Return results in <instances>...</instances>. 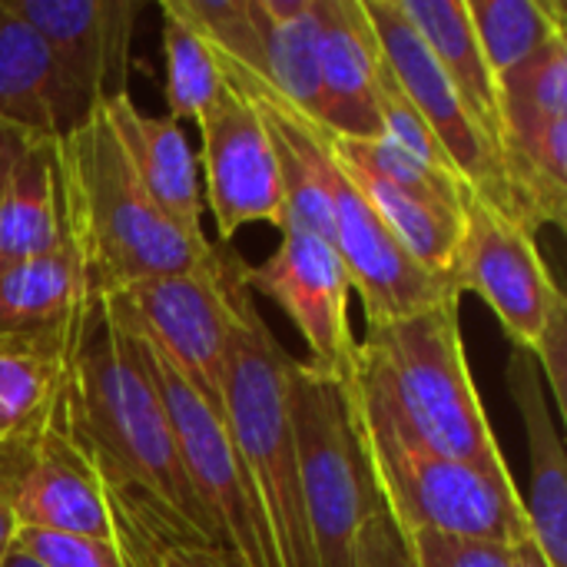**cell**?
<instances>
[{"label": "cell", "instance_id": "1", "mask_svg": "<svg viewBox=\"0 0 567 567\" xmlns=\"http://www.w3.org/2000/svg\"><path fill=\"white\" fill-rule=\"evenodd\" d=\"M56 419L100 485L153 512L176 538L216 545L189 488L163 399L130 339L100 312L70 359Z\"/></svg>", "mask_w": 567, "mask_h": 567}, {"label": "cell", "instance_id": "2", "mask_svg": "<svg viewBox=\"0 0 567 567\" xmlns=\"http://www.w3.org/2000/svg\"><path fill=\"white\" fill-rule=\"evenodd\" d=\"M349 382L425 449L512 478L465 355L462 296L392 322H365Z\"/></svg>", "mask_w": 567, "mask_h": 567}, {"label": "cell", "instance_id": "3", "mask_svg": "<svg viewBox=\"0 0 567 567\" xmlns=\"http://www.w3.org/2000/svg\"><path fill=\"white\" fill-rule=\"evenodd\" d=\"M66 239L93 296L120 286L196 272L216 259L209 239H193L143 193L100 106L53 143Z\"/></svg>", "mask_w": 567, "mask_h": 567}, {"label": "cell", "instance_id": "4", "mask_svg": "<svg viewBox=\"0 0 567 567\" xmlns=\"http://www.w3.org/2000/svg\"><path fill=\"white\" fill-rule=\"evenodd\" d=\"M349 405L365 468L382 512L409 542L435 535L478 545H515L532 535L525 498L515 478L492 475L468 462L445 458L359 395L352 382L339 385Z\"/></svg>", "mask_w": 567, "mask_h": 567}, {"label": "cell", "instance_id": "5", "mask_svg": "<svg viewBox=\"0 0 567 567\" xmlns=\"http://www.w3.org/2000/svg\"><path fill=\"white\" fill-rule=\"evenodd\" d=\"M289 369L292 355L266 326L256 296L243 289L219 412L252 485V498L266 522L276 565L319 567L309 538L289 419Z\"/></svg>", "mask_w": 567, "mask_h": 567}, {"label": "cell", "instance_id": "6", "mask_svg": "<svg viewBox=\"0 0 567 567\" xmlns=\"http://www.w3.org/2000/svg\"><path fill=\"white\" fill-rule=\"evenodd\" d=\"M246 262L216 246V259L196 272L153 276L100 296L106 319L150 342L209 405L219 409L223 375L239 322Z\"/></svg>", "mask_w": 567, "mask_h": 567}, {"label": "cell", "instance_id": "7", "mask_svg": "<svg viewBox=\"0 0 567 567\" xmlns=\"http://www.w3.org/2000/svg\"><path fill=\"white\" fill-rule=\"evenodd\" d=\"M289 419L316 561L319 567H352V548L365 522L382 512V502L352 432L346 395L292 359Z\"/></svg>", "mask_w": 567, "mask_h": 567}, {"label": "cell", "instance_id": "8", "mask_svg": "<svg viewBox=\"0 0 567 567\" xmlns=\"http://www.w3.org/2000/svg\"><path fill=\"white\" fill-rule=\"evenodd\" d=\"M123 336L130 339L140 365L146 369L163 399L166 419L179 445L183 472L216 535V545L229 551L239 567H279L266 522L252 498V485L223 422V412L209 405L150 342L130 332Z\"/></svg>", "mask_w": 567, "mask_h": 567}, {"label": "cell", "instance_id": "9", "mask_svg": "<svg viewBox=\"0 0 567 567\" xmlns=\"http://www.w3.org/2000/svg\"><path fill=\"white\" fill-rule=\"evenodd\" d=\"M449 282L458 296L475 292L495 312L512 346L525 352H535L551 309L565 299L538 252L535 233L475 189L465 193V226Z\"/></svg>", "mask_w": 567, "mask_h": 567}, {"label": "cell", "instance_id": "10", "mask_svg": "<svg viewBox=\"0 0 567 567\" xmlns=\"http://www.w3.org/2000/svg\"><path fill=\"white\" fill-rule=\"evenodd\" d=\"M279 233V249L262 266H246L243 286L286 312L309 349L302 365L332 385H346L355 365V336L349 322L352 279L336 246L322 236L296 226Z\"/></svg>", "mask_w": 567, "mask_h": 567}, {"label": "cell", "instance_id": "11", "mask_svg": "<svg viewBox=\"0 0 567 567\" xmlns=\"http://www.w3.org/2000/svg\"><path fill=\"white\" fill-rule=\"evenodd\" d=\"M0 498L17 528L113 538L106 492L56 409L37 429L0 442Z\"/></svg>", "mask_w": 567, "mask_h": 567}, {"label": "cell", "instance_id": "12", "mask_svg": "<svg viewBox=\"0 0 567 567\" xmlns=\"http://www.w3.org/2000/svg\"><path fill=\"white\" fill-rule=\"evenodd\" d=\"M365 17L375 30L382 60L395 83L405 90L439 146L445 150L452 169L465 179L468 189L505 209V179H502V153L498 143L475 123L465 100L435 63L422 37L402 17L399 0H362Z\"/></svg>", "mask_w": 567, "mask_h": 567}, {"label": "cell", "instance_id": "13", "mask_svg": "<svg viewBox=\"0 0 567 567\" xmlns=\"http://www.w3.org/2000/svg\"><path fill=\"white\" fill-rule=\"evenodd\" d=\"M196 126L203 140L199 163L206 176L203 203L216 219L223 246H229V239L249 223L282 229V173L256 106L236 86L226 83L219 100L196 120Z\"/></svg>", "mask_w": 567, "mask_h": 567}, {"label": "cell", "instance_id": "14", "mask_svg": "<svg viewBox=\"0 0 567 567\" xmlns=\"http://www.w3.org/2000/svg\"><path fill=\"white\" fill-rule=\"evenodd\" d=\"M326 189L332 203V246L352 279V292L362 299L365 322H392L458 296L445 279L409 259L362 189L346 176L336 153Z\"/></svg>", "mask_w": 567, "mask_h": 567}, {"label": "cell", "instance_id": "15", "mask_svg": "<svg viewBox=\"0 0 567 567\" xmlns=\"http://www.w3.org/2000/svg\"><path fill=\"white\" fill-rule=\"evenodd\" d=\"M50 50L63 76L90 100L130 93V50L140 0H3Z\"/></svg>", "mask_w": 567, "mask_h": 567}, {"label": "cell", "instance_id": "16", "mask_svg": "<svg viewBox=\"0 0 567 567\" xmlns=\"http://www.w3.org/2000/svg\"><path fill=\"white\" fill-rule=\"evenodd\" d=\"M319 126L332 136H379L375 83L382 50L362 0H316Z\"/></svg>", "mask_w": 567, "mask_h": 567}, {"label": "cell", "instance_id": "17", "mask_svg": "<svg viewBox=\"0 0 567 567\" xmlns=\"http://www.w3.org/2000/svg\"><path fill=\"white\" fill-rule=\"evenodd\" d=\"M96 312L100 299L73 246L0 272V346L47 342L76 355Z\"/></svg>", "mask_w": 567, "mask_h": 567}, {"label": "cell", "instance_id": "18", "mask_svg": "<svg viewBox=\"0 0 567 567\" xmlns=\"http://www.w3.org/2000/svg\"><path fill=\"white\" fill-rule=\"evenodd\" d=\"M96 106L103 110L113 136L126 153L130 169L136 173L153 206L193 239H206V203L203 186L196 179V153L179 123H173L169 116H150L136 110L130 93L106 96Z\"/></svg>", "mask_w": 567, "mask_h": 567}, {"label": "cell", "instance_id": "19", "mask_svg": "<svg viewBox=\"0 0 567 567\" xmlns=\"http://www.w3.org/2000/svg\"><path fill=\"white\" fill-rule=\"evenodd\" d=\"M508 392L528 442V525L548 567H567V462L538 362L525 349L508 355Z\"/></svg>", "mask_w": 567, "mask_h": 567}, {"label": "cell", "instance_id": "20", "mask_svg": "<svg viewBox=\"0 0 567 567\" xmlns=\"http://www.w3.org/2000/svg\"><path fill=\"white\" fill-rule=\"evenodd\" d=\"M93 106L63 76L47 43L0 0V120L23 126L37 140H60Z\"/></svg>", "mask_w": 567, "mask_h": 567}, {"label": "cell", "instance_id": "21", "mask_svg": "<svg viewBox=\"0 0 567 567\" xmlns=\"http://www.w3.org/2000/svg\"><path fill=\"white\" fill-rule=\"evenodd\" d=\"M53 143L37 140L13 166L0 196V272L70 246Z\"/></svg>", "mask_w": 567, "mask_h": 567}, {"label": "cell", "instance_id": "22", "mask_svg": "<svg viewBox=\"0 0 567 567\" xmlns=\"http://www.w3.org/2000/svg\"><path fill=\"white\" fill-rule=\"evenodd\" d=\"M399 10L445 70L475 123L498 143V86L478 47L465 0H399Z\"/></svg>", "mask_w": 567, "mask_h": 567}, {"label": "cell", "instance_id": "23", "mask_svg": "<svg viewBox=\"0 0 567 567\" xmlns=\"http://www.w3.org/2000/svg\"><path fill=\"white\" fill-rule=\"evenodd\" d=\"M259 33V70L289 106L319 123L316 0H249Z\"/></svg>", "mask_w": 567, "mask_h": 567}, {"label": "cell", "instance_id": "24", "mask_svg": "<svg viewBox=\"0 0 567 567\" xmlns=\"http://www.w3.org/2000/svg\"><path fill=\"white\" fill-rule=\"evenodd\" d=\"M465 10L495 86L548 43L567 37L561 0H465Z\"/></svg>", "mask_w": 567, "mask_h": 567}, {"label": "cell", "instance_id": "25", "mask_svg": "<svg viewBox=\"0 0 567 567\" xmlns=\"http://www.w3.org/2000/svg\"><path fill=\"white\" fill-rule=\"evenodd\" d=\"M73 352L47 342L0 346V442L47 422L63 392Z\"/></svg>", "mask_w": 567, "mask_h": 567}, {"label": "cell", "instance_id": "26", "mask_svg": "<svg viewBox=\"0 0 567 567\" xmlns=\"http://www.w3.org/2000/svg\"><path fill=\"white\" fill-rule=\"evenodd\" d=\"M567 120V37L498 80V146Z\"/></svg>", "mask_w": 567, "mask_h": 567}, {"label": "cell", "instance_id": "27", "mask_svg": "<svg viewBox=\"0 0 567 567\" xmlns=\"http://www.w3.org/2000/svg\"><path fill=\"white\" fill-rule=\"evenodd\" d=\"M163 13V63H166V106L169 120H199L226 90L223 66L216 50L179 17L169 3H159Z\"/></svg>", "mask_w": 567, "mask_h": 567}, {"label": "cell", "instance_id": "28", "mask_svg": "<svg viewBox=\"0 0 567 567\" xmlns=\"http://www.w3.org/2000/svg\"><path fill=\"white\" fill-rule=\"evenodd\" d=\"M106 505L113 518V535L130 545L146 567H239V561L219 545L176 538L153 512L116 492H106Z\"/></svg>", "mask_w": 567, "mask_h": 567}, {"label": "cell", "instance_id": "29", "mask_svg": "<svg viewBox=\"0 0 567 567\" xmlns=\"http://www.w3.org/2000/svg\"><path fill=\"white\" fill-rule=\"evenodd\" d=\"M375 116H379V136L392 140L395 146L409 150L412 156H419L429 166L452 169L445 150L439 146V140L432 136V130L425 126V120L419 116V110L412 106V100L405 96V90L395 83V76L389 73L385 60H382L379 83H375Z\"/></svg>", "mask_w": 567, "mask_h": 567}, {"label": "cell", "instance_id": "30", "mask_svg": "<svg viewBox=\"0 0 567 567\" xmlns=\"http://www.w3.org/2000/svg\"><path fill=\"white\" fill-rule=\"evenodd\" d=\"M10 551L23 555L37 567H126L116 538L17 528Z\"/></svg>", "mask_w": 567, "mask_h": 567}, {"label": "cell", "instance_id": "31", "mask_svg": "<svg viewBox=\"0 0 567 567\" xmlns=\"http://www.w3.org/2000/svg\"><path fill=\"white\" fill-rule=\"evenodd\" d=\"M405 545L415 558V567H515L508 545L452 542L435 535H412Z\"/></svg>", "mask_w": 567, "mask_h": 567}, {"label": "cell", "instance_id": "32", "mask_svg": "<svg viewBox=\"0 0 567 567\" xmlns=\"http://www.w3.org/2000/svg\"><path fill=\"white\" fill-rule=\"evenodd\" d=\"M532 355L538 362L542 382L551 392L558 412L567 415V299H561L551 309V316L545 322V332H542Z\"/></svg>", "mask_w": 567, "mask_h": 567}, {"label": "cell", "instance_id": "33", "mask_svg": "<svg viewBox=\"0 0 567 567\" xmlns=\"http://www.w3.org/2000/svg\"><path fill=\"white\" fill-rule=\"evenodd\" d=\"M352 567H415L405 538L399 535V528L389 522L385 512H375L365 522V528L352 548Z\"/></svg>", "mask_w": 567, "mask_h": 567}, {"label": "cell", "instance_id": "34", "mask_svg": "<svg viewBox=\"0 0 567 567\" xmlns=\"http://www.w3.org/2000/svg\"><path fill=\"white\" fill-rule=\"evenodd\" d=\"M33 143H37L33 133H27L23 126H13V123L0 120V196H3V189H7V183H10L13 166L20 163V156H23Z\"/></svg>", "mask_w": 567, "mask_h": 567}, {"label": "cell", "instance_id": "35", "mask_svg": "<svg viewBox=\"0 0 567 567\" xmlns=\"http://www.w3.org/2000/svg\"><path fill=\"white\" fill-rule=\"evenodd\" d=\"M13 535H17V522H13L10 508L3 505V498H0V567H3L10 548H13Z\"/></svg>", "mask_w": 567, "mask_h": 567}, {"label": "cell", "instance_id": "36", "mask_svg": "<svg viewBox=\"0 0 567 567\" xmlns=\"http://www.w3.org/2000/svg\"><path fill=\"white\" fill-rule=\"evenodd\" d=\"M113 538H116V535H113ZM116 545H120V551H123V561H126V567H146L143 565V558H140L130 545H123L120 538H116Z\"/></svg>", "mask_w": 567, "mask_h": 567}, {"label": "cell", "instance_id": "37", "mask_svg": "<svg viewBox=\"0 0 567 567\" xmlns=\"http://www.w3.org/2000/svg\"><path fill=\"white\" fill-rule=\"evenodd\" d=\"M3 567H37V565H33V561H27L23 555L10 551V555H7V561H3Z\"/></svg>", "mask_w": 567, "mask_h": 567}]
</instances>
